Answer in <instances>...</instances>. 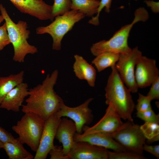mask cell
Listing matches in <instances>:
<instances>
[{
  "mask_svg": "<svg viewBox=\"0 0 159 159\" xmlns=\"http://www.w3.org/2000/svg\"><path fill=\"white\" fill-rule=\"evenodd\" d=\"M58 73L57 70H54L47 75L42 84L29 90L26 104L22 106V112L33 113L45 121L59 111L64 102L54 89Z\"/></svg>",
  "mask_w": 159,
  "mask_h": 159,
  "instance_id": "1",
  "label": "cell"
},
{
  "mask_svg": "<svg viewBox=\"0 0 159 159\" xmlns=\"http://www.w3.org/2000/svg\"><path fill=\"white\" fill-rule=\"evenodd\" d=\"M115 65L105 88V103L111 105L121 118L133 122L132 114L135 105L130 90L121 79Z\"/></svg>",
  "mask_w": 159,
  "mask_h": 159,
  "instance_id": "2",
  "label": "cell"
},
{
  "mask_svg": "<svg viewBox=\"0 0 159 159\" xmlns=\"http://www.w3.org/2000/svg\"><path fill=\"white\" fill-rule=\"evenodd\" d=\"M149 17V13L144 8H137L130 24L121 27L108 40H103L93 44L90 47L91 53L95 56L106 52L119 54L129 53L132 49L128 45V39L133 26L138 22L146 21Z\"/></svg>",
  "mask_w": 159,
  "mask_h": 159,
  "instance_id": "3",
  "label": "cell"
},
{
  "mask_svg": "<svg viewBox=\"0 0 159 159\" xmlns=\"http://www.w3.org/2000/svg\"><path fill=\"white\" fill-rule=\"evenodd\" d=\"M0 11L5 20L9 37L13 47L14 54L13 60L16 62L23 63L27 54H33L38 52L36 47L28 42L30 32L28 29L27 23L21 20L17 24L14 23L1 4H0Z\"/></svg>",
  "mask_w": 159,
  "mask_h": 159,
  "instance_id": "4",
  "label": "cell"
},
{
  "mask_svg": "<svg viewBox=\"0 0 159 159\" xmlns=\"http://www.w3.org/2000/svg\"><path fill=\"white\" fill-rule=\"evenodd\" d=\"M24 114L16 124L12 127V129L18 135L17 138L19 141L36 152L39 144L45 121L33 113L28 112Z\"/></svg>",
  "mask_w": 159,
  "mask_h": 159,
  "instance_id": "5",
  "label": "cell"
},
{
  "mask_svg": "<svg viewBox=\"0 0 159 159\" xmlns=\"http://www.w3.org/2000/svg\"><path fill=\"white\" fill-rule=\"evenodd\" d=\"M85 16L80 12L71 10L61 15L56 16L55 20L46 26L38 27L36 33L38 34H48L53 39L52 48L59 50L61 42L64 36L72 28L74 25L83 19Z\"/></svg>",
  "mask_w": 159,
  "mask_h": 159,
  "instance_id": "6",
  "label": "cell"
},
{
  "mask_svg": "<svg viewBox=\"0 0 159 159\" xmlns=\"http://www.w3.org/2000/svg\"><path fill=\"white\" fill-rule=\"evenodd\" d=\"M111 135L127 151L143 155L146 139L139 125L127 121Z\"/></svg>",
  "mask_w": 159,
  "mask_h": 159,
  "instance_id": "7",
  "label": "cell"
},
{
  "mask_svg": "<svg viewBox=\"0 0 159 159\" xmlns=\"http://www.w3.org/2000/svg\"><path fill=\"white\" fill-rule=\"evenodd\" d=\"M142 55L136 46L128 53L120 54L115 67L124 84L131 92H137L139 88L135 78V69L137 62Z\"/></svg>",
  "mask_w": 159,
  "mask_h": 159,
  "instance_id": "8",
  "label": "cell"
},
{
  "mask_svg": "<svg viewBox=\"0 0 159 159\" xmlns=\"http://www.w3.org/2000/svg\"><path fill=\"white\" fill-rule=\"evenodd\" d=\"M93 99V98H90L81 105L75 107H68L63 102L60 110L56 113L61 118L63 117L70 118L76 125L77 133L81 134L84 126L90 124L93 120L94 116L92 111L89 107V104Z\"/></svg>",
  "mask_w": 159,
  "mask_h": 159,
  "instance_id": "9",
  "label": "cell"
},
{
  "mask_svg": "<svg viewBox=\"0 0 159 159\" xmlns=\"http://www.w3.org/2000/svg\"><path fill=\"white\" fill-rule=\"evenodd\" d=\"M61 119L55 113L45 120L39 144L34 159L46 158L49 151L54 145V140Z\"/></svg>",
  "mask_w": 159,
  "mask_h": 159,
  "instance_id": "10",
  "label": "cell"
},
{
  "mask_svg": "<svg viewBox=\"0 0 159 159\" xmlns=\"http://www.w3.org/2000/svg\"><path fill=\"white\" fill-rule=\"evenodd\" d=\"M135 68V78L138 88L150 86L159 77V70L155 59L142 55L138 59Z\"/></svg>",
  "mask_w": 159,
  "mask_h": 159,
  "instance_id": "11",
  "label": "cell"
},
{
  "mask_svg": "<svg viewBox=\"0 0 159 159\" xmlns=\"http://www.w3.org/2000/svg\"><path fill=\"white\" fill-rule=\"evenodd\" d=\"M21 13L27 14L40 20H53L52 6L43 0H9Z\"/></svg>",
  "mask_w": 159,
  "mask_h": 159,
  "instance_id": "12",
  "label": "cell"
},
{
  "mask_svg": "<svg viewBox=\"0 0 159 159\" xmlns=\"http://www.w3.org/2000/svg\"><path fill=\"white\" fill-rule=\"evenodd\" d=\"M121 118L110 105H108L102 117L96 124L91 127L85 125L83 132L81 134L85 135L91 133L101 132L112 134L117 130L123 122Z\"/></svg>",
  "mask_w": 159,
  "mask_h": 159,
  "instance_id": "13",
  "label": "cell"
},
{
  "mask_svg": "<svg viewBox=\"0 0 159 159\" xmlns=\"http://www.w3.org/2000/svg\"><path fill=\"white\" fill-rule=\"evenodd\" d=\"M107 151L87 142L75 141L69 156V159H108Z\"/></svg>",
  "mask_w": 159,
  "mask_h": 159,
  "instance_id": "14",
  "label": "cell"
},
{
  "mask_svg": "<svg viewBox=\"0 0 159 159\" xmlns=\"http://www.w3.org/2000/svg\"><path fill=\"white\" fill-rule=\"evenodd\" d=\"M75 142L83 141L91 144L111 149L115 152L126 151L115 140L110 134L101 132L90 133L85 135L76 133L74 136Z\"/></svg>",
  "mask_w": 159,
  "mask_h": 159,
  "instance_id": "15",
  "label": "cell"
},
{
  "mask_svg": "<svg viewBox=\"0 0 159 159\" xmlns=\"http://www.w3.org/2000/svg\"><path fill=\"white\" fill-rule=\"evenodd\" d=\"M76 132V125L72 120L65 118L61 119L55 138L62 144L63 151L66 155L69 156L70 150L75 142L74 136Z\"/></svg>",
  "mask_w": 159,
  "mask_h": 159,
  "instance_id": "16",
  "label": "cell"
},
{
  "mask_svg": "<svg viewBox=\"0 0 159 159\" xmlns=\"http://www.w3.org/2000/svg\"><path fill=\"white\" fill-rule=\"evenodd\" d=\"M28 85L23 82L11 90L3 100L0 108L15 112L19 111L25 98L29 95Z\"/></svg>",
  "mask_w": 159,
  "mask_h": 159,
  "instance_id": "17",
  "label": "cell"
},
{
  "mask_svg": "<svg viewBox=\"0 0 159 159\" xmlns=\"http://www.w3.org/2000/svg\"><path fill=\"white\" fill-rule=\"evenodd\" d=\"M74 57L73 68L76 76L80 80H86L90 87H94L96 76L95 69L82 57L76 54Z\"/></svg>",
  "mask_w": 159,
  "mask_h": 159,
  "instance_id": "18",
  "label": "cell"
},
{
  "mask_svg": "<svg viewBox=\"0 0 159 159\" xmlns=\"http://www.w3.org/2000/svg\"><path fill=\"white\" fill-rule=\"evenodd\" d=\"M17 139L15 143L7 142L4 143L3 148L9 159H32V154L26 150L23 145Z\"/></svg>",
  "mask_w": 159,
  "mask_h": 159,
  "instance_id": "19",
  "label": "cell"
},
{
  "mask_svg": "<svg viewBox=\"0 0 159 159\" xmlns=\"http://www.w3.org/2000/svg\"><path fill=\"white\" fill-rule=\"evenodd\" d=\"M24 72L21 71L15 74L0 77V105L4 98L13 88L23 82Z\"/></svg>",
  "mask_w": 159,
  "mask_h": 159,
  "instance_id": "20",
  "label": "cell"
},
{
  "mask_svg": "<svg viewBox=\"0 0 159 159\" xmlns=\"http://www.w3.org/2000/svg\"><path fill=\"white\" fill-rule=\"evenodd\" d=\"M71 9L78 11L85 16L93 17L96 14L100 1L99 0H71Z\"/></svg>",
  "mask_w": 159,
  "mask_h": 159,
  "instance_id": "21",
  "label": "cell"
},
{
  "mask_svg": "<svg viewBox=\"0 0 159 159\" xmlns=\"http://www.w3.org/2000/svg\"><path fill=\"white\" fill-rule=\"evenodd\" d=\"M120 54L110 52L103 53L96 56L92 63L95 65L97 71L100 72L108 67L115 65Z\"/></svg>",
  "mask_w": 159,
  "mask_h": 159,
  "instance_id": "22",
  "label": "cell"
},
{
  "mask_svg": "<svg viewBox=\"0 0 159 159\" xmlns=\"http://www.w3.org/2000/svg\"><path fill=\"white\" fill-rule=\"evenodd\" d=\"M71 0H54L52 6V14L53 17L63 14L71 9Z\"/></svg>",
  "mask_w": 159,
  "mask_h": 159,
  "instance_id": "23",
  "label": "cell"
},
{
  "mask_svg": "<svg viewBox=\"0 0 159 159\" xmlns=\"http://www.w3.org/2000/svg\"><path fill=\"white\" fill-rule=\"evenodd\" d=\"M108 159H146L143 155L132 152L125 151L112 152L108 150Z\"/></svg>",
  "mask_w": 159,
  "mask_h": 159,
  "instance_id": "24",
  "label": "cell"
},
{
  "mask_svg": "<svg viewBox=\"0 0 159 159\" xmlns=\"http://www.w3.org/2000/svg\"><path fill=\"white\" fill-rule=\"evenodd\" d=\"M140 127L146 139H150L159 135V124L145 122Z\"/></svg>",
  "mask_w": 159,
  "mask_h": 159,
  "instance_id": "25",
  "label": "cell"
},
{
  "mask_svg": "<svg viewBox=\"0 0 159 159\" xmlns=\"http://www.w3.org/2000/svg\"><path fill=\"white\" fill-rule=\"evenodd\" d=\"M112 0H100L96 16L92 17L89 21V23L94 25L99 24V17L100 12L104 8L107 13L110 11Z\"/></svg>",
  "mask_w": 159,
  "mask_h": 159,
  "instance_id": "26",
  "label": "cell"
},
{
  "mask_svg": "<svg viewBox=\"0 0 159 159\" xmlns=\"http://www.w3.org/2000/svg\"><path fill=\"white\" fill-rule=\"evenodd\" d=\"M136 116L145 122L159 123V114H155L152 109L143 112H137Z\"/></svg>",
  "mask_w": 159,
  "mask_h": 159,
  "instance_id": "27",
  "label": "cell"
},
{
  "mask_svg": "<svg viewBox=\"0 0 159 159\" xmlns=\"http://www.w3.org/2000/svg\"><path fill=\"white\" fill-rule=\"evenodd\" d=\"M151 101L147 95L139 93L137 104L135 106L137 112H143L152 109L151 105Z\"/></svg>",
  "mask_w": 159,
  "mask_h": 159,
  "instance_id": "28",
  "label": "cell"
},
{
  "mask_svg": "<svg viewBox=\"0 0 159 159\" xmlns=\"http://www.w3.org/2000/svg\"><path fill=\"white\" fill-rule=\"evenodd\" d=\"M10 43L5 22L2 26H0V51Z\"/></svg>",
  "mask_w": 159,
  "mask_h": 159,
  "instance_id": "29",
  "label": "cell"
},
{
  "mask_svg": "<svg viewBox=\"0 0 159 159\" xmlns=\"http://www.w3.org/2000/svg\"><path fill=\"white\" fill-rule=\"evenodd\" d=\"M49 154L50 159H69V156L64 154L61 146L54 145Z\"/></svg>",
  "mask_w": 159,
  "mask_h": 159,
  "instance_id": "30",
  "label": "cell"
},
{
  "mask_svg": "<svg viewBox=\"0 0 159 159\" xmlns=\"http://www.w3.org/2000/svg\"><path fill=\"white\" fill-rule=\"evenodd\" d=\"M150 89L147 96L152 100L159 99V77L152 83Z\"/></svg>",
  "mask_w": 159,
  "mask_h": 159,
  "instance_id": "31",
  "label": "cell"
},
{
  "mask_svg": "<svg viewBox=\"0 0 159 159\" xmlns=\"http://www.w3.org/2000/svg\"><path fill=\"white\" fill-rule=\"evenodd\" d=\"M0 141L3 143L7 142L15 143L17 141L11 134L0 127Z\"/></svg>",
  "mask_w": 159,
  "mask_h": 159,
  "instance_id": "32",
  "label": "cell"
},
{
  "mask_svg": "<svg viewBox=\"0 0 159 159\" xmlns=\"http://www.w3.org/2000/svg\"><path fill=\"white\" fill-rule=\"evenodd\" d=\"M143 150L149 153L156 157L157 159L159 158V145H149L145 144L143 147Z\"/></svg>",
  "mask_w": 159,
  "mask_h": 159,
  "instance_id": "33",
  "label": "cell"
},
{
  "mask_svg": "<svg viewBox=\"0 0 159 159\" xmlns=\"http://www.w3.org/2000/svg\"><path fill=\"white\" fill-rule=\"evenodd\" d=\"M145 2L148 6L150 7L153 12L156 13L159 12V2L152 0H145Z\"/></svg>",
  "mask_w": 159,
  "mask_h": 159,
  "instance_id": "34",
  "label": "cell"
},
{
  "mask_svg": "<svg viewBox=\"0 0 159 159\" xmlns=\"http://www.w3.org/2000/svg\"><path fill=\"white\" fill-rule=\"evenodd\" d=\"M159 135L155 136L150 139H148L147 142L148 143H153L154 142L157 141L159 140Z\"/></svg>",
  "mask_w": 159,
  "mask_h": 159,
  "instance_id": "35",
  "label": "cell"
},
{
  "mask_svg": "<svg viewBox=\"0 0 159 159\" xmlns=\"http://www.w3.org/2000/svg\"><path fill=\"white\" fill-rule=\"evenodd\" d=\"M4 19L2 15H0V24L3 21Z\"/></svg>",
  "mask_w": 159,
  "mask_h": 159,
  "instance_id": "36",
  "label": "cell"
},
{
  "mask_svg": "<svg viewBox=\"0 0 159 159\" xmlns=\"http://www.w3.org/2000/svg\"><path fill=\"white\" fill-rule=\"evenodd\" d=\"M4 145V143L1 142L0 141V149L2 148L3 146Z\"/></svg>",
  "mask_w": 159,
  "mask_h": 159,
  "instance_id": "37",
  "label": "cell"
},
{
  "mask_svg": "<svg viewBox=\"0 0 159 159\" xmlns=\"http://www.w3.org/2000/svg\"><path fill=\"white\" fill-rule=\"evenodd\" d=\"M135 0V1H137L138 0Z\"/></svg>",
  "mask_w": 159,
  "mask_h": 159,
  "instance_id": "38",
  "label": "cell"
}]
</instances>
